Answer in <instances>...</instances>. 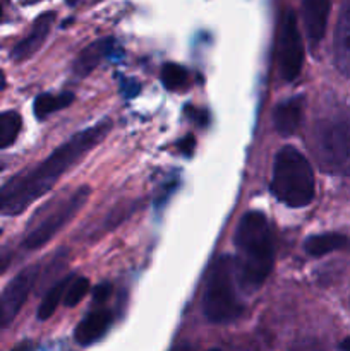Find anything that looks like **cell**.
Returning <instances> with one entry per match:
<instances>
[{
    "instance_id": "cell-1",
    "label": "cell",
    "mask_w": 350,
    "mask_h": 351,
    "mask_svg": "<svg viewBox=\"0 0 350 351\" xmlns=\"http://www.w3.org/2000/svg\"><path fill=\"white\" fill-rule=\"evenodd\" d=\"M110 129H112V122L108 119H103L93 127L74 134L36 168L10 178L0 189V213L7 216H16L23 213L31 202L47 194L62 175L67 173L89 151L95 149L108 136Z\"/></svg>"
},
{
    "instance_id": "cell-2",
    "label": "cell",
    "mask_w": 350,
    "mask_h": 351,
    "mask_svg": "<svg viewBox=\"0 0 350 351\" xmlns=\"http://www.w3.org/2000/svg\"><path fill=\"white\" fill-rule=\"evenodd\" d=\"M237 273L240 283L257 290L273 269V237L263 213L249 211L242 216L235 232Z\"/></svg>"
},
{
    "instance_id": "cell-3",
    "label": "cell",
    "mask_w": 350,
    "mask_h": 351,
    "mask_svg": "<svg viewBox=\"0 0 350 351\" xmlns=\"http://www.w3.org/2000/svg\"><path fill=\"white\" fill-rule=\"evenodd\" d=\"M312 149L328 173H350V106H333L312 129Z\"/></svg>"
},
{
    "instance_id": "cell-4",
    "label": "cell",
    "mask_w": 350,
    "mask_h": 351,
    "mask_svg": "<svg viewBox=\"0 0 350 351\" xmlns=\"http://www.w3.org/2000/svg\"><path fill=\"white\" fill-rule=\"evenodd\" d=\"M271 192L290 208H304L314 199V173L304 154L295 147L285 146L278 151L273 163Z\"/></svg>"
},
{
    "instance_id": "cell-5",
    "label": "cell",
    "mask_w": 350,
    "mask_h": 351,
    "mask_svg": "<svg viewBox=\"0 0 350 351\" xmlns=\"http://www.w3.org/2000/svg\"><path fill=\"white\" fill-rule=\"evenodd\" d=\"M235 263L232 257L222 256L215 261L206 280L202 295V312L211 324H229L242 314L233 287Z\"/></svg>"
},
{
    "instance_id": "cell-6",
    "label": "cell",
    "mask_w": 350,
    "mask_h": 351,
    "mask_svg": "<svg viewBox=\"0 0 350 351\" xmlns=\"http://www.w3.org/2000/svg\"><path fill=\"white\" fill-rule=\"evenodd\" d=\"M89 195H91V189L89 187H79L78 191L72 192L65 201H62L60 204L55 206L50 213L47 215V218L40 223L38 226H34L27 237L24 239V247L26 249H40L45 243L50 242L65 225L74 219V216L84 208V204L88 202Z\"/></svg>"
},
{
    "instance_id": "cell-7",
    "label": "cell",
    "mask_w": 350,
    "mask_h": 351,
    "mask_svg": "<svg viewBox=\"0 0 350 351\" xmlns=\"http://www.w3.org/2000/svg\"><path fill=\"white\" fill-rule=\"evenodd\" d=\"M278 58H280L281 77L287 82L297 79L304 65V45H302L301 31L297 26V17L292 10H288L281 21Z\"/></svg>"
},
{
    "instance_id": "cell-8",
    "label": "cell",
    "mask_w": 350,
    "mask_h": 351,
    "mask_svg": "<svg viewBox=\"0 0 350 351\" xmlns=\"http://www.w3.org/2000/svg\"><path fill=\"white\" fill-rule=\"evenodd\" d=\"M38 274H40V266L33 264V266L24 267L19 274H16L9 281L5 290L0 295V326L5 328V326L12 324L23 305L26 304L38 280Z\"/></svg>"
},
{
    "instance_id": "cell-9",
    "label": "cell",
    "mask_w": 350,
    "mask_h": 351,
    "mask_svg": "<svg viewBox=\"0 0 350 351\" xmlns=\"http://www.w3.org/2000/svg\"><path fill=\"white\" fill-rule=\"evenodd\" d=\"M333 57L336 69L350 79V0L342 2L333 40Z\"/></svg>"
},
{
    "instance_id": "cell-10",
    "label": "cell",
    "mask_w": 350,
    "mask_h": 351,
    "mask_svg": "<svg viewBox=\"0 0 350 351\" xmlns=\"http://www.w3.org/2000/svg\"><path fill=\"white\" fill-rule=\"evenodd\" d=\"M329 10H331V0H304L302 2L304 27L305 33H307L309 43L312 47H316L325 36Z\"/></svg>"
},
{
    "instance_id": "cell-11",
    "label": "cell",
    "mask_w": 350,
    "mask_h": 351,
    "mask_svg": "<svg viewBox=\"0 0 350 351\" xmlns=\"http://www.w3.org/2000/svg\"><path fill=\"white\" fill-rule=\"evenodd\" d=\"M54 19H55V14H51V12L41 14V16L34 21V26H33V29H31V33L27 34L23 41H19L16 47H14L12 60L24 62V60H27V58L33 57V55L36 53L41 47H43L45 40H47L48 33H50V29H51Z\"/></svg>"
},
{
    "instance_id": "cell-12",
    "label": "cell",
    "mask_w": 350,
    "mask_h": 351,
    "mask_svg": "<svg viewBox=\"0 0 350 351\" xmlns=\"http://www.w3.org/2000/svg\"><path fill=\"white\" fill-rule=\"evenodd\" d=\"M112 38H102V40L93 41V43L88 45L74 60V64H72V74L78 79H84L86 75H89L96 67H98L100 62H102L106 55L112 53Z\"/></svg>"
},
{
    "instance_id": "cell-13",
    "label": "cell",
    "mask_w": 350,
    "mask_h": 351,
    "mask_svg": "<svg viewBox=\"0 0 350 351\" xmlns=\"http://www.w3.org/2000/svg\"><path fill=\"white\" fill-rule=\"evenodd\" d=\"M302 110H304V98L301 96L278 103L273 112L275 130L280 136H292L301 125Z\"/></svg>"
},
{
    "instance_id": "cell-14",
    "label": "cell",
    "mask_w": 350,
    "mask_h": 351,
    "mask_svg": "<svg viewBox=\"0 0 350 351\" xmlns=\"http://www.w3.org/2000/svg\"><path fill=\"white\" fill-rule=\"evenodd\" d=\"M110 324H112V314L108 311L91 312L75 328V341L82 346L91 345L108 331Z\"/></svg>"
},
{
    "instance_id": "cell-15",
    "label": "cell",
    "mask_w": 350,
    "mask_h": 351,
    "mask_svg": "<svg viewBox=\"0 0 350 351\" xmlns=\"http://www.w3.org/2000/svg\"><path fill=\"white\" fill-rule=\"evenodd\" d=\"M349 247V239L340 233H321V235L309 237L304 243V250L312 257H321L335 250Z\"/></svg>"
},
{
    "instance_id": "cell-16",
    "label": "cell",
    "mask_w": 350,
    "mask_h": 351,
    "mask_svg": "<svg viewBox=\"0 0 350 351\" xmlns=\"http://www.w3.org/2000/svg\"><path fill=\"white\" fill-rule=\"evenodd\" d=\"M74 101L72 93H62V95H40L34 99V115L36 119L43 120L51 113L58 112L62 108H67Z\"/></svg>"
},
{
    "instance_id": "cell-17",
    "label": "cell",
    "mask_w": 350,
    "mask_h": 351,
    "mask_svg": "<svg viewBox=\"0 0 350 351\" xmlns=\"http://www.w3.org/2000/svg\"><path fill=\"white\" fill-rule=\"evenodd\" d=\"M69 283H71V278L57 281V283L45 293L43 300H41L40 307H38V319H40V321H47V319H50L51 315L55 314L58 304H60L62 298H64Z\"/></svg>"
},
{
    "instance_id": "cell-18",
    "label": "cell",
    "mask_w": 350,
    "mask_h": 351,
    "mask_svg": "<svg viewBox=\"0 0 350 351\" xmlns=\"http://www.w3.org/2000/svg\"><path fill=\"white\" fill-rule=\"evenodd\" d=\"M21 130V117L16 112H5L0 115V149L9 147L17 139Z\"/></svg>"
},
{
    "instance_id": "cell-19",
    "label": "cell",
    "mask_w": 350,
    "mask_h": 351,
    "mask_svg": "<svg viewBox=\"0 0 350 351\" xmlns=\"http://www.w3.org/2000/svg\"><path fill=\"white\" fill-rule=\"evenodd\" d=\"M161 82L167 89L175 91V89H180L187 84V71L184 67H180L178 64H168L163 65L161 69Z\"/></svg>"
},
{
    "instance_id": "cell-20",
    "label": "cell",
    "mask_w": 350,
    "mask_h": 351,
    "mask_svg": "<svg viewBox=\"0 0 350 351\" xmlns=\"http://www.w3.org/2000/svg\"><path fill=\"white\" fill-rule=\"evenodd\" d=\"M136 208L137 206L134 204V202H124V204H119L117 208H113L108 215H106L105 221H103V225L100 226V230H102V232H110V230L117 228L120 223L126 221V219L136 211Z\"/></svg>"
},
{
    "instance_id": "cell-21",
    "label": "cell",
    "mask_w": 350,
    "mask_h": 351,
    "mask_svg": "<svg viewBox=\"0 0 350 351\" xmlns=\"http://www.w3.org/2000/svg\"><path fill=\"white\" fill-rule=\"evenodd\" d=\"M88 291H89L88 278H75L72 283H69L67 290H65V295H64L65 305H67V307H75V305L86 297Z\"/></svg>"
},
{
    "instance_id": "cell-22",
    "label": "cell",
    "mask_w": 350,
    "mask_h": 351,
    "mask_svg": "<svg viewBox=\"0 0 350 351\" xmlns=\"http://www.w3.org/2000/svg\"><path fill=\"white\" fill-rule=\"evenodd\" d=\"M290 351H326L325 346L314 338H302L292 345Z\"/></svg>"
},
{
    "instance_id": "cell-23",
    "label": "cell",
    "mask_w": 350,
    "mask_h": 351,
    "mask_svg": "<svg viewBox=\"0 0 350 351\" xmlns=\"http://www.w3.org/2000/svg\"><path fill=\"white\" fill-rule=\"evenodd\" d=\"M120 89H122V95L126 96V98H134V96H137V93H139L141 86L139 82L134 81V79L122 77L120 79Z\"/></svg>"
},
{
    "instance_id": "cell-24",
    "label": "cell",
    "mask_w": 350,
    "mask_h": 351,
    "mask_svg": "<svg viewBox=\"0 0 350 351\" xmlns=\"http://www.w3.org/2000/svg\"><path fill=\"white\" fill-rule=\"evenodd\" d=\"M110 293H112V285H108V283H100L93 288V298H95L96 304H102V302H105L106 298L110 297Z\"/></svg>"
},
{
    "instance_id": "cell-25",
    "label": "cell",
    "mask_w": 350,
    "mask_h": 351,
    "mask_svg": "<svg viewBox=\"0 0 350 351\" xmlns=\"http://www.w3.org/2000/svg\"><path fill=\"white\" fill-rule=\"evenodd\" d=\"M178 147H180V151H184L185 154L192 153V147H194V137L187 136L184 141H180V143H178Z\"/></svg>"
},
{
    "instance_id": "cell-26",
    "label": "cell",
    "mask_w": 350,
    "mask_h": 351,
    "mask_svg": "<svg viewBox=\"0 0 350 351\" xmlns=\"http://www.w3.org/2000/svg\"><path fill=\"white\" fill-rule=\"evenodd\" d=\"M172 351H194V350H192L191 345H185V343H182V345L175 346V348Z\"/></svg>"
},
{
    "instance_id": "cell-27",
    "label": "cell",
    "mask_w": 350,
    "mask_h": 351,
    "mask_svg": "<svg viewBox=\"0 0 350 351\" xmlns=\"http://www.w3.org/2000/svg\"><path fill=\"white\" fill-rule=\"evenodd\" d=\"M342 350L343 351H350V338H347L345 341L342 343Z\"/></svg>"
},
{
    "instance_id": "cell-28",
    "label": "cell",
    "mask_w": 350,
    "mask_h": 351,
    "mask_svg": "<svg viewBox=\"0 0 350 351\" xmlns=\"http://www.w3.org/2000/svg\"><path fill=\"white\" fill-rule=\"evenodd\" d=\"M7 264H9V261H7V259H2V257H0V273H2V271L5 269Z\"/></svg>"
},
{
    "instance_id": "cell-29",
    "label": "cell",
    "mask_w": 350,
    "mask_h": 351,
    "mask_svg": "<svg viewBox=\"0 0 350 351\" xmlns=\"http://www.w3.org/2000/svg\"><path fill=\"white\" fill-rule=\"evenodd\" d=\"M14 351H31V348H30V345H19Z\"/></svg>"
},
{
    "instance_id": "cell-30",
    "label": "cell",
    "mask_w": 350,
    "mask_h": 351,
    "mask_svg": "<svg viewBox=\"0 0 350 351\" xmlns=\"http://www.w3.org/2000/svg\"><path fill=\"white\" fill-rule=\"evenodd\" d=\"M0 19H2V5H0Z\"/></svg>"
},
{
    "instance_id": "cell-31",
    "label": "cell",
    "mask_w": 350,
    "mask_h": 351,
    "mask_svg": "<svg viewBox=\"0 0 350 351\" xmlns=\"http://www.w3.org/2000/svg\"><path fill=\"white\" fill-rule=\"evenodd\" d=\"M75 2V0H69V3H71V5H72V3H74Z\"/></svg>"
},
{
    "instance_id": "cell-32",
    "label": "cell",
    "mask_w": 350,
    "mask_h": 351,
    "mask_svg": "<svg viewBox=\"0 0 350 351\" xmlns=\"http://www.w3.org/2000/svg\"><path fill=\"white\" fill-rule=\"evenodd\" d=\"M24 2H27V3H30V2H34V0H24Z\"/></svg>"
},
{
    "instance_id": "cell-33",
    "label": "cell",
    "mask_w": 350,
    "mask_h": 351,
    "mask_svg": "<svg viewBox=\"0 0 350 351\" xmlns=\"http://www.w3.org/2000/svg\"><path fill=\"white\" fill-rule=\"evenodd\" d=\"M208 351H220V350H215V348H213V350H208Z\"/></svg>"
}]
</instances>
